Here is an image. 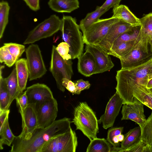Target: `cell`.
Returning <instances> with one entry per match:
<instances>
[{"label":"cell","instance_id":"cell-1","mask_svg":"<svg viewBox=\"0 0 152 152\" xmlns=\"http://www.w3.org/2000/svg\"><path fill=\"white\" fill-rule=\"evenodd\" d=\"M70 119L65 117L56 120L45 128H37L30 138L23 139L15 136L10 152H40L43 146L51 138L63 133L70 128Z\"/></svg>","mask_w":152,"mask_h":152},{"label":"cell","instance_id":"cell-2","mask_svg":"<svg viewBox=\"0 0 152 152\" xmlns=\"http://www.w3.org/2000/svg\"><path fill=\"white\" fill-rule=\"evenodd\" d=\"M152 59V56L135 66L117 71L115 89L123 100V104L133 102L134 88L141 86H147L149 81L148 69Z\"/></svg>","mask_w":152,"mask_h":152},{"label":"cell","instance_id":"cell-3","mask_svg":"<svg viewBox=\"0 0 152 152\" xmlns=\"http://www.w3.org/2000/svg\"><path fill=\"white\" fill-rule=\"evenodd\" d=\"M60 31L64 42L69 46V54L72 59L79 57L82 54L84 44L83 36L75 18L64 15L61 19Z\"/></svg>","mask_w":152,"mask_h":152},{"label":"cell","instance_id":"cell-4","mask_svg":"<svg viewBox=\"0 0 152 152\" xmlns=\"http://www.w3.org/2000/svg\"><path fill=\"white\" fill-rule=\"evenodd\" d=\"M72 121L90 141L97 137L99 128L98 120L92 109L86 102H80L75 108Z\"/></svg>","mask_w":152,"mask_h":152},{"label":"cell","instance_id":"cell-5","mask_svg":"<svg viewBox=\"0 0 152 152\" xmlns=\"http://www.w3.org/2000/svg\"><path fill=\"white\" fill-rule=\"evenodd\" d=\"M56 48L55 46L53 45L50 71L56 80L58 88L64 92L65 88L62 85V80L64 78L71 80L73 74L72 62L71 59H64Z\"/></svg>","mask_w":152,"mask_h":152},{"label":"cell","instance_id":"cell-6","mask_svg":"<svg viewBox=\"0 0 152 152\" xmlns=\"http://www.w3.org/2000/svg\"><path fill=\"white\" fill-rule=\"evenodd\" d=\"M77 144L76 134L71 127L65 132L51 139L40 152H75Z\"/></svg>","mask_w":152,"mask_h":152},{"label":"cell","instance_id":"cell-7","mask_svg":"<svg viewBox=\"0 0 152 152\" xmlns=\"http://www.w3.org/2000/svg\"><path fill=\"white\" fill-rule=\"evenodd\" d=\"M61 22V19L58 16L55 15H51L29 32L23 44H33L42 39L52 36L60 30Z\"/></svg>","mask_w":152,"mask_h":152},{"label":"cell","instance_id":"cell-8","mask_svg":"<svg viewBox=\"0 0 152 152\" xmlns=\"http://www.w3.org/2000/svg\"><path fill=\"white\" fill-rule=\"evenodd\" d=\"M119 20L112 17L99 19L83 33L84 43L86 45H98L107 35L113 25Z\"/></svg>","mask_w":152,"mask_h":152},{"label":"cell","instance_id":"cell-9","mask_svg":"<svg viewBox=\"0 0 152 152\" xmlns=\"http://www.w3.org/2000/svg\"><path fill=\"white\" fill-rule=\"evenodd\" d=\"M25 52L29 80L41 77L46 73L47 70L38 45L31 44L26 49Z\"/></svg>","mask_w":152,"mask_h":152},{"label":"cell","instance_id":"cell-10","mask_svg":"<svg viewBox=\"0 0 152 152\" xmlns=\"http://www.w3.org/2000/svg\"><path fill=\"white\" fill-rule=\"evenodd\" d=\"M141 32L142 38L137 45L125 56L119 58L121 69L133 66L152 56V53L150 52L148 48L149 39Z\"/></svg>","mask_w":152,"mask_h":152},{"label":"cell","instance_id":"cell-11","mask_svg":"<svg viewBox=\"0 0 152 152\" xmlns=\"http://www.w3.org/2000/svg\"><path fill=\"white\" fill-rule=\"evenodd\" d=\"M36 109L38 128H46L56 121L58 112V103L53 97L46 100Z\"/></svg>","mask_w":152,"mask_h":152},{"label":"cell","instance_id":"cell-12","mask_svg":"<svg viewBox=\"0 0 152 152\" xmlns=\"http://www.w3.org/2000/svg\"><path fill=\"white\" fill-rule=\"evenodd\" d=\"M22 119V131L17 136L25 140L29 139L35 130L38 128L37 111L34 104H28L23 110L19 111Z\"/></svg>","mask_w":152,"mask_h":152},{"label":"cell","instance_id":"cell-13","mask_svg":"<svg viewBox=\"0 0 152 152\" xmlns=\"http://www.w3.org/2000/svg\"><path fill=\"white\" fill-rule=\"evenodd\" d=\"M85 50L90 52L96 62L94 74L109 71L114 66L108 52L98 45H86Z\"/></svg>","mask_w":152,"mask_h":152},{"label":"cell","instance_id":"cell-14","mask_svg":"<svg viewBox=\"0 0 152 152\" xmlns=\"http://www.w3.org/2000/svg\"><path fill=\"white\" fill-rule=\"evenodd\" d=\"M122 104V98L116 92L108 102L104 113L98 120V124L102 123L103 128L106 129L112 127Z\"/></svg>","mask_w":152,"mask_h":152},{"label":"cell","instance_id":"cell-15","mask_svg":"<svg viewBox=\"0 0 152 152\" xmlns=\"http://www.w3.org/2000/svg\"><path fill=\"white\" fill-rule=\"evenodd\" d=\"M144 105L135 97L132 103L123 104L121 120H131L141 127L146 120L144 114Z\"/></svg>","mask_w":152,"mask_h":152},{"label":"cell","instance_id":"cell-16","mask_svg":"<svg viewBox=\"0 0 152 152\" xmlns=\"http://www.w3.org/2000/svg\"><path fill=\"white\" fill-rule=\"evenodd\" d=\"M25 91L28 104H35L36 108L47 99L53 97L50 88L44 84H34L27 87Z\"/></svg>","mask_w":152,"mask_h":152},{"label":"cell","instance_id":"cell-17","mask_svg":"<svg viewBox=\"0 0 152 152\" xmlns=\"http://www.w3.org/2000/svg\"><path fill=\"white\" fill-rule=\"evenodd\" d=\"M133 27L125 21L119 20L113 25L107 35L98 45L108 52L117 39L122 34L131 30Z\"/></svg>","mask_w":152,"mask_h":152},{"label":"cell","instance_id":"cell-18","mask_svg":"<svg viewBox=\"0 0 152 152\" xmlns=\"http://www.w3.org/2000/svg\"><path fill=\"white\" fill-rule=\"evenodd\" d=\"M141 134V129L140 126L130 129L124 135V139L121 143V147L113 146L110 152H124L126 150L140 141Z\"/></svg>","mask_w":152,"mask_h":152},{"label":"cell","instance_id":"cell-19","mask_svg":"<svg viewBox=\"0 0 152 152\" xmlns=\"http://www.w3.org/2000/svg\"><path fill=\"white\" fill-rule=\"evenodd\" d=\"M77 69L78 72L86 77L94 74L96 62L92 55L86 51L78 58Z\"/></svg>","mask_w":152,"mask_h":152},{"label":"cell","instance_id":"cell-20","mask_svg":"<svg viewBox=\"0 0 152 152\" xmlns=\"http://www.w3.org/2000/svg\"><path fill=\"white\" fill-rule=\"evenodd\" d=\"M113 13L112 17L125 21L133 26H141L140 19L137 18L126 5H119L114 7Z\"/></svg>","mask_w":152,"mask_h":152},{"label":"cell","instance_id":"cell-21","mask_svg":"<svg viewBox=\"0 0 152 152\" xmlns=\"http://www.w3.org/2000/svg\"><path fill=\"white\" fill-rule=\"evenodd\" d=\"M48 4L52 10L59 13H70L79 7L78 0H49Z\"/></svg>","mask_w":152,"mask_h":152},{"label":"cell","instance_id":"cell-22","mask_svg":"<svg viewBox=\"0 0 152 152\" xmlns=\"http://www.w3.org/2000/svg\"><path fill=\"white\" fill-rule=\"evenodd\" d=\"M15 68L18 81V91L20 93L23 92L26 89L29 72L27 66L26 59L21 58L15 63Z\"/></svg>","mask_w":152,"mask_h":152},{"label":"cell","instance_id":"cell-23","mask_svg":"<svg viewBox=\"0 0 152 152\" xmlns=\"http://www.w3.org/2000/svg\"><path fill=\"white\" fill-rule=\"evenodd\" d=\"M142 36L141 33V35L135 40L123 42L111 47L108 54L119 59L124 56L137 45L141 40Z\"/></svg>","mask_w":152,"mask_h":152},{"label":"cell","instance_id":"cell-24","mask_svg":"<svg viewBox=\"0 0 152 152\" xmlns=\"http://www.w3.org/2000/svg\"><path fill=\"white\" fill-rule=\"evenodd\" d=\"M4 68L1 65L0 68V111L9 109L11 103L10 97L7 89L5 78L2 76V71Z\"/></svg>","mask_w":152,"mask_h":152},{"label":"cell","instance_id":"cell-25","mask_svg":"<svg viewBox=\"0 0 152 152\" xmlns=\"http://www.w3.org/2000/svg\"><path fill=\"white\" fill-rule=\"evenodd\" d=\"M133 92L134 97L152 110V93L147 86L136 87L133 89Z\"/></svg>","mask_w":152,"mask_h":152},{"label":"cell","instance_id":"cell-26","mask_svg":"<svg viewBox=\"0 0 152 152\" xmlns=\"http://www.w3.org/2000/svg\"><path fill=\"white\" fill-rule=\"evenodd\" d=\"M141 128V140L146 145L148 152H152V111Z\"/></svg>","mask_w":152,"mask_h":152},{"label":"cell","instance_id":"cell-27","mask_svg":"<svg viewBox=\"0 0 152 152\" xmlns=\"http://www.w3.org/2000/svg\"><path fill=\"white\" fill-rule=\"evenodd\" d=\"M107 11L101 9L100 7H98L94 11L88 13L86 17L80 21L79 25L82 32L97 21L100 17Z\"/></svg>","mask_w":152,"mask_h":152},{"label":"cell","instance_id":"cell-28","mask_svg":"<svg viewBox=\"0 0 152 152\" xmlns=\"http://www.w3.org/2000/svg\"><path fill=\"white\" fill-rule=\"evenodd\" d=\"M5 80L11 103L20 94L18 91V83L15 67L13 69L9 75L5 78Z\"/></svg>","mask_w":152,"mask_h":152},{"label":"cell","instance_id":"cell-29","mask_svg":"<svg viewBox=\"0 0 152 152\" xmlns=\"http://www.w3.org/2000/svg\"><path fill=\"white\" fill-rule=\"evenodd\" d=\"M111 144L104 138L96 137L91 141L86 152H110Z\"/></svg>","mask_w":152,"mask_h":152},{"label":"cell","instance_id":"cell-30","mask_svg":"<svg viewBox=\"0 0 152 152\" xmlns=\"http://www.w3.org/2000/svg\"><path fill=\"white\" fill-rule=\"evenodd\" d=\"M141 34V26H134L131 30L120 35L114 41L111 47L123 42L135 40L140 37Z\"/></svg>","mask_w":152,"mask_h":152},{"label":"cell","instance_id":"cell-31","mask_svg":"<svg viewBox=\"0 0 152 152\" xmlns=\"http://www.w3.org/2000/svg\"><path fill=\"white\" fill-rule=\"evenodd\" d=\"M0 149H3V145L5 144L9 146L12 144L15 136L12 132L7 119L3 126L0 128Z\"/></svg>","mask_w":152,"mask_h":152},{"label":"cell","instance_id":"cell-32","mask_svg":"<svg viewBox=\"0 0 152 152\" xmlns=\"http://www.w3.org/2000/svg\"><path fill=\"white\" fill-rule=\"evenodd\" d=\"M10 6L8 2L2 1L0 2V39L3 37L8 22Z\"/></svg>","mask_w":152,"mask_h":152},{"label":"cell","instance_id":"cell-33","mask_svg":"<svg viewBox=\"0 0 152 152\" xmlns=\"http://www.w3.org/2000/svg\"><path fill=\"white\" fill-rule=\"evenodd\" d=\"M141 30L150 39L152 38V13H149L140 19Z\"/></svg>","mask_w":152,"mask_h":152},{"label":"cell","instance_id":"cell-34","mask_svg":"<svg viewBox=\"0 0 152 152\" xmlns=\"http://www.w3.org/2000/svg\"><path fill=\"white\" fill-rule=\"evenodd\" d=\"M4 45L7 47L16 62L26 50L25 45L22 44L11 42L5 43Z\"/></svg>","mask_w":152,"mask_h":152},{"label":"cell","instance_id":"cell-35","mask_svg":"<svg viewBox=\"0 0 152 152\" xmlns=\"http://www.w3.org/2000/svg\"><path fill=\"white\" fill-rule=\"evenodd\" d=\"M0 62H4L8 67H11L16 62L7 47L4 45L0 48Z\"/></svg>","mask_w":152,"mask_h":152},{"label":"cell","instance_id":"cell-36","mask_svg":"<svg viewBox=\"0 0 152 152\" xmlns=\"http://www.w3.org/2000/svg\"><path fill=\"white\" fill-rule=\"evenodd\" d=\"M56 50L59 54L64 59L69 60L72 59L71 55L69 54V46L65 42L60 43L56 47Z\"/></svg>","mask_w":152,"mask_h":152},{"label":"cell","instance_id":"cell-37","mask_svg":"<svg viewBox=\"0 0 152 152\" xmlns=\"http://www.w3.org/2000/svg\"><path fill=\"white\" fill-rule=\"evenodd\" d=\"M19 111L24 110L27 106L28 100L26 92L20 93L15 99Z\"/></svg>","mask_w":152,"mask_h":152},{"label":"cell","instance_id":"cell-38","mask_svg":"<svg viewBox=\"0 0 152 152\" xmlns=\"http://www.w3.org/2000/svg\"><path fill=\"white\" fill-rule=\"evenodd\" d=\"M124 130V127H115L110 129L107 132V140L113 146V139L115 136H118L122 134Z\"/></svg>","mask_w":152,"mask_h":152},{"label":"cell","instance_id":"cell-39","mask_svg":"<svg viewBox=\"0 0 152 152\" xmlns=\"http://www.w3.org/2000/svg\"><path fill=\"white\" fill-rule=\"evenodd\" d=\"M74 82L76 88L75 94H80L82 91L88 89L91 86L88 81H85L83 79L77 80Z\"/></svg>","mask_w":152,"mask_h":152},{"label":"cell","instance_id":"cell-40","mask_svg":"<svg viewBox=\"0 0 152 152\" xmlns=\"http://www.w3.org/2000/svg\"><path fill=\"white\" fill-rule=\"evenodd\" d=\"M125 152H148L146 145L141 140L138 143L126 150Z\"/></svg>","mask_w":152,"mask_h":152},{"label":"cell","instance_id":"cell-41","mask_svg":"<svg viewBox=\"0 0 152 152\" xmlns=\"http://www.w3.org/2000/svg\"><path fill=\"white\" fill-rule=\"evenodd\" d=\"M63 86L70 93L73 94H75L76 88L74 82L71 80H69L66 78H63L62 80Z\"/></svg>","mask_w":152,"mask_h":152},{"label":"cell","instance_id":"cell-42","mask_svg":"<svg viewBox=\"0 0 152 152\" xmlns=\"http://www.w3.org/2000/svg\"><path fill=\"white\" fill-rule=\"evenodd\" d=\"M121 0H106L100 7L103 10H108L111 8L119 5Z\"/></svg>","mask_w":152,"mask_h":152},{"label":"cell","instance_id":"cell-43","mask_svg":"<svg viewBox=\"0 0 152 152\" xmlns=\"http://www.w3.org/2000/svg\"><path fill=\"white\" fill-rule=\"evenodd\" d=\"M32 10L36 11L40 9L39 0H23Z\"/></svg>","mask_w":152,"mask_h":152},{"label":"cell","instance_id":"cell-44","mask_svg":"<svg viewBox=\"0 0 152 152\" xmlns=\"http://www.w3.org/2000/svg\"><path fill=\"white\" fill-rule=\"evenodd\" d=\"M10 113L8 109L4 111H0V128L2 127L7 119Z\"/></svg>","mask_w":152,"mask_h":152},{"label":"cell","instance_id":"cell-45","mask_svg":"<svg viewBox=\"0 0 152 152\" xmlns=\"http://www.w3.org/2000/svg\"><path fill=\"white\" fill-rule=\"evenodd\" d=\"M148 75L149 80L152 78V61L148 69Z\"/></svg>","mask_w":152,"mask_h":152},{"label":"cell","instance_id":"cell-46","mask_svg":"<svg viewBox=\"0 0 152 152\" xmlns=\"http://www.w3.org/2000/svg\"><path fill=\"white\" fill-rule=\"evenodd\" d=\"M118 138L119 142H121L124 139V135L121 134L118 136Z\"/></svg>","mask_w":152,"mask_h":152},{"label":"cell","instance_id":"cell-47","mask_svg":"<svg viewBox=\"0 0 152 152\" xmlns=\"http://www.w3.org/2000/svg\"><path fill=\"white\" fill-rule=\"evenodd\" d=\"M147 87L148 88H152V78L148 81Z\"/></svg>","mask_w":152,"mask_h":152},{"label":"cell","instance_id":"cell-48","mask_svg":"<svg viewBox=\"0 0 152 152\" xmlns=\"http://www.w3.org/2000/svg\"><path fill=\"white\" fill-rule=\"evenodd\" d=\"M149 44L150 46V51L152 53V40L150 39L149 41Z\"/></svg>","mask_w":152,"mask_h":152},{"label":"cell","instance_id":"cell-49","mask_svg":"<svg viewBox=\"0 0 152 152\" xmlns=\"http://www.w3.org/2000/svg\"><path fill=\"white\" fill-rule=\"evenodd\" d=\"M150 91L152 93V88H148Z\"/></svg>","mask_w":152,"mask_h":152},{"label":"cell","instance_id":"cell-50","mask_svg":"<svg viewBox=\"0 0 152 152\" xmlns=\"http://www.w3.org/2000/svg\"><path fill=\"white\" fill-rule=\"evenodd\" d=\"M151 39L152 40V39Z\"/></svg>","mask_w":152,"mask_h":152}]
</instances>
